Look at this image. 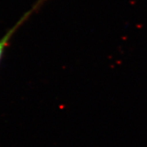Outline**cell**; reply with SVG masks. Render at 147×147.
<instances>
[{
  "instance_id": "obj_1",
  "label": "cell",
  "mask_w": 147,
  "mask_h": 147,
  "mask_svg": "<svg viewBox=\"0 0 147 147\" xmlns=\"http://www.w3.org/2000/svg\"><path fill=\"white\" fill-rule=\"evenodd\" d=\"M47 0H37L36 2L33 5V6L29 10H28L19 18L18 21L14 24L9 30L4 34L2 38L0 39V63L2 60L3 55H4L5 51L6 50L7 47L10 45V42L12 40L14 34L17 32L20 27L25 24L30 18L33 14L38 11L41 7L45 4V3Z\"/></svg>"
}]
</instances>
